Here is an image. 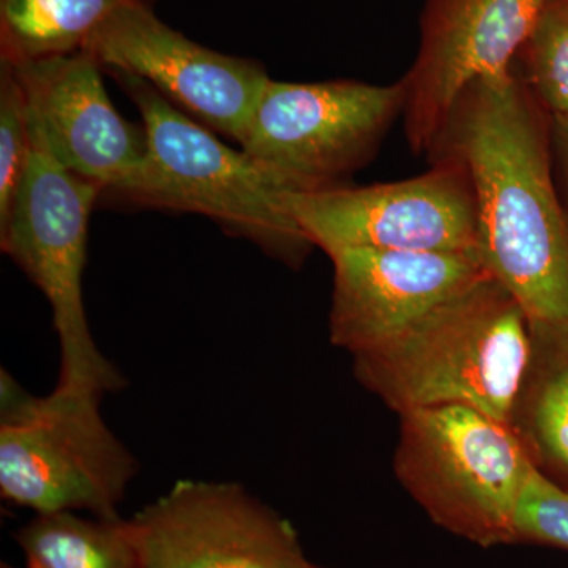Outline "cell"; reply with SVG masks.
I'll return each mask as SVG.
<instances>
[{"mask_svg": "<svg viewBox=\"0 0 568 568\" xmlns=\"http://www.w3.org/2000/svg\"><path fill=\"white\" fill-rule=\"evenodd\" d=\"M429 159L462 163L478 257L534 331L568 332V213L555 185L551 118L517 71L463 92Z\"/></svg>", "mask_w": 568, "mask_h": 568, "instance_id": "1", "label": "cell"}, {"mask_svg": "<svg viewBox=\"0 0 568 568\" xmlns=\"http://www.w3.org/2000/svg\"><path fill=\"white\" fill-rule=\"evenodd\" d=\"M532 353L525 310L487 275L353 358L358 383L398 416L458 405L511 425Z\"/></svg>", "mask_w": 568, "mask_h": 568, "instance_id": "2", "label": "cell"}, {"mask_svg": "<svg viewBox=\"0 0 568 568\" xmlns=\"http://www.w3.org/2000/svg\"><path fill=\"white\" fill-rule=\"evenodd\" d=\"M536 466L514 425L474 407L399 416V484L437 526L478 547L517 545V508Z\"/></svg>", "mask_w": 568, "mask_h": 568, "instance_id": "3", "label": "cell"}, {"mask_svg": "<svg viewBox=\"0 0 568 568\" xmlns=\"http://www.w3.org/2000/svg\"><path fill=\"white\" fill-rule=\"evenodd\" d=\"M0 495L36 515L118 518L140 470L100 413L102 398L55 387L33 396L0 375Z\"/></svg>", "mask_w": 568, "mask_h": 568, "instance_id": "4", "label": "cell"}, {"mask_svg": "<svg viewBox=\"0 0 568 568\" xmlns=\"http://www.w3.org/2000/svg\"><path fill=\"white\" fill-rule=\"evenodd\" d=\"M102 186L65 170L32 138V153L0 246L44 294L61 347L58 388L103 398L126 379L97 346L85 313L82 276L89 219Z\"/></svg>", "mask_w": 568, "mask_h": 568, "instance_id": "5", "label": "cell"}, {"mask_svg": "<svg viewBox=\"0 0 568 568\" xmlns=\"http://www.w3.org/2000/svg\"><path fill=\"white\" fill-rule=\"evenodd\" d=\"M140 111L151 160L152 205L203 213L287 265L313 248L286 192L244 151H234L148 82L112 73Z\"/></svg>", "mask_w": 568, "mask_h": 568, "instance_id": "6", "label": "cell"}, {"mask_svg": "<svg viewBox=\"0 0 568 568\" xmlns=\"http://www.w3.org/2000/svg\"><path fill=\"white\" fill-rule=\"evenodd\" d=\"M405 100L403 81L271 78L239 144L286 193L332 189L373 159Z\"/></svg>", "mask_w": 568, "mask_h": 568, "instance_id": "7", "label": "cell"}, {"mask_svg": "<svg viewBox=\"0 0 568 568\" xmlns=\"http://www.w3.org/2000/svg\"><path fill=\"white\" fill-rule=\"evenodd\" d=\"M406 181L286 193L310 244L332 254L375 248L478 254L473 183L462 163L429 159Z\"/></svg>", "mask_w": 568, "mask_h": 568, "instance_id": "8", "label": "cell"}, {"mask_svg": "<svg viewBox=\"0 0 568 568\" xmlns=\"http://www.w3.org/2000/svg\"><path fill=\"white\" fill-rule=\"evenodd\" d=\"M129 523L141 568L315 567L293 525L233 481H175Z\"/></svg>", "mask_w": 568, "mask_h": 568, "instance_id": "9", "label": "cell"}, {"mask_svg": "<svg viewBox=\"0 0 568 568\" xmlns=\"http://www.w3.org/2000/svg\"><path fill=\"white\" fill-rule=\"evenodd\" d=\"M11 65L28 103L32 138L52 159L103 190L151 204L145 134L115 110L102 67L91 54L78 51Z\"/></svg>", "mask_w": 568, "mask_h": 568, "instance_id": "10", "label": "cell"}, {"mask_svg": "<svg viewBox=\"0 0 568 568\" xmlns=\"http://www.w3.org/2000/svg\"><path fill=\"white\" fill-rule=\"evenodd\" d=\"M81 51L111 73L148 82L190 118L237 142L271 80L261 63L196 43L141 3L111 14Z\"/></svg>", "mask_w": 568, "mask_h": 568, "instance_id": "11", "label": "cell"}, {"mask_svg": "<svg viewBox=\"0 0 568 568\" xmlns=\"http://www.w3.org/2000/svg\"><path fill=\"white\" fill-rule=\"evenodd\" d=\"M545 0H425L420 44L403 78L405 132L432 151L448 114L474 82L506 77Z\"/></svg>", "mask_w": 568, "mask_h": 568, "instance_id": "12", "label": "cell"}, {"mask_svg": "<svg viewBox=\"0 0 568 568\" xmlns=\"http://www.w3.org/2000/svg\"><path fill=\"white\" fill-rule=\"evenodd\" d=\"M328 257L331 339L351 355L383 345L489 275L476 253L349 248Z\"/></svg>", "mask_w": 568, "mask_h": 568, "instance_id": "13", "label": "cell"}, {"mask_svg": "<svg viewBox=\"0 0 568 568\" xmlns=\"http://www.w3.org/2000/svg\"><path fill=\"white\" fill-rule=\"evenodd\" d=\"M156 0H0V59L39 61L81 51L111 14Z\"/></svg>", "mask_w": 568, "mask_h": 568, "instance_id": "14", "label": "cell"}, {"mask_svg": "<svg viewBox=\"0 0 568 568\" xmlns=\"http://www.w3.org/2000/svg\"><path fill=\"white\" fill-rule=\"evenodd\" d=\"M28 568H141L129 519L36 515L17 532Z\"/></svg>", "mask_w": 568, "mask_h": 568, "instance_id": "15", "label": "cell"}, {"mask_svg": "<svg viewBox=\"0 0 568 568\" xmlns=\"http://www.w3.org/2000/svg\"><path fill=\"white\" fill-rule=\"evenodd\" d=\"M532 335L556 355L540 366L530 361L515 416L525 414L534 446L568 470V334L532 331Z\"/></svg>", "mask_w": 568, "mask_h": 568, "instance_id": "16", "label": "cell"}, {"mask_svg": "<svg viewBox=\"0 0 568 568\" xmlns=\"http://www.w3.org/2000/svg\"><path fill=\"white\" fill-rule=\"evenodd\" d=\"M514 70L549 118H568V0H545Z\"/></svg>", "mask_w": 568, "mask_h": 568, "instance_id": "17", "label": "cell"}, {"mask_svg": "<svg viewBox=\"0 0 568 568\" xmlns=\"http://www.w3.org/2000/svg\"><path fill=\"white\" fill-rule=\"evenodd\" d=\"M32 153L28 103L17 71L0 59V222L9 215Z\"/></svg>", "mask_w": 568, "mask_h": 568, "instance_id": "18", "label": "cell"}, {"mask_svg": "<svg viewBox=\"0 0 568 568\" xmlns=\"http://www.w3.org/2000/svg\"><path fill=\"white\" fill-rule=\"evenodd\" d=\"M517 544L548 545L568 551V489L534 467L519 499Z\"/></svg>", "mask_w": 568, "mask_h": 568, "instance_id": "19", "label": "cell"}, {"mask_svg": "<svg viewBox=\"0 0 568 568\" xmlns=\"http://www.w3.org/2000/svg\"><path fill=\"white\" fill-rule=\"evenodd\" d=\"M552 149L568 193V118H551Z\"/></svg>", "mask_w": 568, "mask_h": 568, "instance_id": "20", "label": "cell"}, {"mask_svg": "<svg viewBox=\"0 0 568 568\" xmlns=\"http://www.w3.org/2000/svg\"><path fill=\"white\" fill-rule=\"evenodd\" d=\"M313 568H323V567H317V566H315V567H313Z\"/></svg>", "mask_w": 568, "mask_h": 568, "instance_id": "21", "label": "cell"}]
</instances>
